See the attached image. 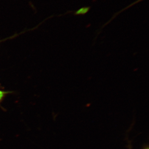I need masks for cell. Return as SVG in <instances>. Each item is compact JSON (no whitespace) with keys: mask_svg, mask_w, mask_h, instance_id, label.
<instances>
[{"mask_svg":"<svg viewBox=\"0 0 149 149\" xmlns=\"http://www.w3.org/2000/svg\"><path fill=\"white\" fill-rule=\"evenodd\" d=\"M4 92L2 91H0V101L1 100V99L3 98L4 95Z\"/></svg>","mask_w":149,"mask_h":149,"instance_id":"cell-2","label":"cell"},{"mask_svg":"<svg viewBox=\"0 0 149 149\" xmlns=\"http://www.w3.org/2000/svg\"><path fill=\"white\" fill-rule=\"evenodd\" d=\"M90 7H83L79 9L75 12L74 14L75 15H84L88 12L90 10Z\"/></svg>","mask_w":149,"mask_h":149,"instance_id":"cell-1","label":"cell"}]
</instances>
